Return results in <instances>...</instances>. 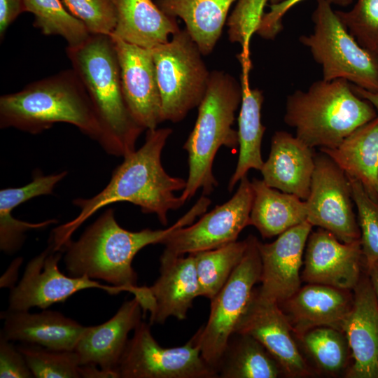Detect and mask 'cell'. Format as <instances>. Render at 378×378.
Instances as JSON below:
<instances>
[{
	"mask_svg": "<svg viewBox=\"0 0 378 378\" xmlns=\"http://www.w3.org/2000/svg\"><path fill=\"white\" fill-rule=\"evenodd\" d=\"M80 375L83 378H119L116 372L108 371L94 365H85L80 367Z\"/></svg>",
	"mask_w": 378,
	"mask_h": 378,
	"instance_id": "cell-42",
	"label": "cell"
},
{
	"mask_svg": "<svg viewBox=\"0 0 378 378\" xmlns=\"http://www.w3.org/2000/svg\"><path fill=\"white\" fill-rule=\"evenodd\" d=\"M340 21L365 49L378 54V0H356L352 8L335 10Z\"/></svg>",
	"mask_w": 378,
	"mask_h": 378,
	"instance_id": "cell-35",
	"label": "cell"
},
{
	"mask_svg": "<svg viewBox=\"0 0 378 378\" xmlns=\"http://www.w3.org/2000/svg\"><path fill=\"white\" fill-rule=\"evenodd\" d=\"M111 36L127 108L144 130L156 129L162 122V103L152 50Z\"/></svg>",
	"mask_w": 378,
	"mask_h": 378,
	"instance_id": "cell-16",
	"label": "cell"
},
{
	"mask_svg": "<svg viewBox=\"0 0 378 378\" xmlns=\"http://www.w3.org/2000/svg\"><path fill=\"white\" fill-rule=\"evenodd\" d=\"M22 259L21 258L14 260L7 271L2 275L0 280L1 288H13L15 286V282L17 280L18 274V269L22 264Z\"/></svg>",
	"mask_w": 378,
	"mask_h": 378,
	"instance_id": "cell-43",
	"label": "cell"
},
{
	"mask_svg": "<svg viewBox=\"0 0 378 378\" xmlns=\"http://www.w3.org/2000/svg\"><path fill=\"white\" fill-rule=\"evenodd\" d=\"M220 378H276L284 372L272 355L255 339L234 333L217 368Z\"/></svg>",
	"mask_w": 378,
	"mask_h": 378,
	"instance_id": "cell-29",
	"label": "cell"
},
{
	"mask_svg": "<svg viewBox=\"0 0 378 378\" xmlns=\"http://www.w3.org/2000/svg\"><path fill=\"white\" fill-rule=\"evenodd\" d=\"M312 228L305 220L272 243L258 242L262 267L258 291L262 297L281 304L300 288L302 256Z\"/></svg>",
	"mask_w": 378,
	"mask_h": 378,
	"instance_id": "cell-17",
	"label": "cell"
},
{
	"mask_svg": "<svg viewBox=\"0 0 378 378\" xmlns=\"http://www.w3.org/2000/svg\"><path fill=\"white\" fill-rule=\"evenodd\" d=\"M253 189L247 175L239 181L234 195L216 206L195 223L174 230L162 241L164 251L176 256L214 249L237 241L250 225Z\"/></svg>",
	"mask_w": 378,
	"mask_h": 378,
	"instance_id": "cell-11",
	"label": "cell"
},
{
	"mask_svg": "<svg viewBox=\"0 0 378 378\" xmlns=\"http://www.w3.org/2000/svg\"><path fill=\"white\" fill-rule=\"evenodd\" d=\"M314 31L300 36L321 66L323 79H344L364 90L378 92L377 56L363 48L340 21L332 5L317 0L312 13Z\"/></svg>",
	"mask_w": 378,
	"mask_h": 378,
	"instance_id": "cell-7",
	"label": "cell"
},
{
	"mask_svg": "<svg viewBox=\"0 0 378 378\" xmlns=\"http://www.w3.org/2000/svg\"><path fill=\"white\" fill-rule=\"evenodd\" d=\"M172 133L168 127L147 130L144 144L123 158L102 190L90 198L74 200L73 204L80 212L52 230L50 245L53 250L62 251L86 220L102 208L116 202L138 206L143 213L155 214L160 223L167 225L168 212L185 204L175 192L186 186V180L170 176L162 164V152Z\"/></svg>",
	"mask_w": 378,
	"mask_h": 378,
	"instance_id": "cell-1",
	"label": "cell"
},
{
	"mask_svg": "<svg viewBox=\"0 0 378 378\" xmlns=\"http://www.w3.org/2000/svg\"><path fill=\"white\" fill-rule=\"evenodd\" d=\"M315 167V153L296 136L277 131L272 137L270 153L260 169L269 186L306 200Z\"/></svg>",
	"mask_w": 378,
	"mask_h": 378,
	"instance_id": "cell-22",
	"label": "cell"
},
{
	"mask_svg": "<svg viewBox=\"0 0 378 378\" xmlns=\"http://www.w3.org/2000/svg\"><path fill=\"white\" fill-rule=\"evenodd\" d=\"M151 50L161 97L162 122H180L201 103L211 71L186 29Z\"/></svg>",
	"mask_w": 378,
	"mask_h": 378,
	"instance_id": "cell-8",
	"label": "cell"
},
{
	"mask_svg": "<svg viewBox=\"0 0 378 378\" xmlns=\"http://www.w3.org/2000/svg\"><path fill=\"white\" fill-rule=\"evenodd\" d=\"M246 239L248 246L241 260L211 300L208 321L197 330L201 354L216 371L228 341L248 307L254 285L260 279L259 241L251 234Z\"/></svg>",
	"mask_w": 378,
	"mask_h": 378,
	"instance_id": "cell-9",
	"label": "cell"
},
{
	"mask_svg": "<svg viewBox=\"0 0 378 378\" xmlns=\"http://www.w3.org/2000/svg\"><path fill=\"white\" fill-rule=\"evenodd\" d=\"M253 201L250 225L263 238L279 235L307 220L305 200L267 186L263 180L253 178Z\"/></svg>",
	"mask_w": 378,
	"mask_h": 378,
	"instance_id": "cell-28",
	"label": "cell"
},
{
	"mask_svg": "<svg viewBox=\"0 0 378 378\" xmlns=\"http://www.w3.org/2000/svg\"><path fill=\"white\" fill-rule=\"evenodd\" d=\"M117 24L111 36L152 49L181 30L176 19L166 15L153 0H113Z\"/></svg>",
	"mask_w": 378,
	"mask_h": 378,
	"instance_id": "cell-24",
	"label": "cell"
},
{
	"mask_svg": "<svg viewBox=\"0 0 378 378\" xmlns=\"http://www.w3.org/2000/svg\"><path fill=\"white\" fill-rule=\"evenodd\" d=\"M347 178L358 211L361 249L367 268L378 260V201L368 195L360 181Z\"/></svg>",
	"mask_w": 378,
	"mask_h": 378,
	"instance_id": "cell-34",
	"label": "cell"
},
{
	"mask_svg": "<svg viewBox=\"0 0 378 378\" xmlns=\"http://www.w3.org/2000/svg\"><path fill=\"white\" fill-rule=\"evenodd\" d=\"M376 56H377V60H378V54Z\"/></svg>",
	"mask_w": 378,
	"mask_h": 378,
	"instance_id": "cell-46",
	"label": "cell"
},
{
	"mask_svg": "<svg viewBox=\"0 0 378 378\" xmlns=\"http://www.w3.org/2000/svg\"><path fill=\"white\" fill-rule=\"evenodd\" d=\"M36 378H79L80 360L74 350L49 349L36 344L18 346Z\"/></svg>",
	"mask_w": 378,
	"mask_h": 378,
	"instance_id": "cell-33",
	"label": "cell"
},
{
	"mask_svg": "<svg viewBox=\"0 0 378 378\" xmlns=\"http://www.w3.org/2000/svg\"><path fill=\"white\" fill-rule=\"evenodd\" d=\"M234 333L258 341L277 360L285 375L301 377L311 374L279 304L262 297L258 290H253Z\"/></svg>",
	"mask_w": 378,
	"mask_h": 378,
	"instance_id": "cell-14",
	"label": "cell"
},
{
	"mask_svg": "<svg viewBox=\"0 0 378 378\" xmlns=\"http://www.w3.org/2000/svg\"><path fill=\"white\" fill-rule=\"evenodd\" d=\"M25 12L34 16V27L46 36L59 35L76 47L88 40L91 34L84 23L73 15L62 0H24Z\"/></svg>",
	"mask_w": 378,
	"mask_h": 378,
	"instance_id": "cell-31",
	"label": "cell"
},
{
	"mask_svg": "<svg viewBox=\"0 0 378 378\" xmlns=\"http://www.w3.org/2000/svg\"><path fill=\"white\" fill-rule=\"evenodd\" d=\"M353 291L352 308L340 326L353 359L346 377L378 378V301L366 271Z\"/></svg>",
	"mask_w": 378,
	"mask_h": 378,
	"instance_id": "cell-18",
	"label": "cell"
},
{
	"mask_svg": "<svg viewBox=\"0 0 378 378\" xmlns=\"http://www.w3.org/2000/svg\"><path fill=\"white\" fill-rule=\"evenodd\" d=\"M377 194H378V188H377Z\"/></svg>",
	"mask_w": 378,
	"mask_h": 378,
	"instance_id": "cell-47",
	"label": "cell"
},
{
	"mask_svg": "<svg viewBox=\"0 0 378 378\" xmlns=\"http://www.w3.org/2000/svg\"><path fill=\"white\" fill-rule=\"evenodd\" d=\"M304 0H281L272 4L270 10L265 13L257 34L267 39H273L282 29V18L293 6ZM331 5L346 6L354 0H326Z\"/></svg>",
	"mask_w": 378,
	"mask_h": 378,
	"instance_id": "cell-39",
	"label": "cell"
},
{
	"mask_svg": "<svg viewBox=\"0 0 378 378\" xmlns=\"http://www.w3.org/2000/svg\"><path fill=\"white\" fill-rule=\"evenodd\" d=\"M64 122L99 143L102 130L90 97L74 70L62 71L1 96L0 128L31 134Z\"/></svg>",
	"mask_w": 378,
	"mask_h": 378,
	"instance_id": "cell-4",
	"label": "cell"
},
{
	"mask_svg": "<svg viewBox=\"0 0 378 378\" xmlns=\"http://www.w3.org/2000/svg\"><path fill=\"white\" fill-rule=\"evenodd\" d=\"M61 258V251H54L50 246L33 258L18 285L11 288L8 310L28 311L34 307L45 309L88 288H100L111 295L125 291L122 288L102 284L87 276L64 274L58 267Z\"/></svg>",
	"mask_w": 378,
	"mask_h": 378,
	"instance_id": "cell-13",
	"label": "cell"
},
{
	"mask_svg": "<svg viewBox=\"0 0 378 378\" xmlns=\"http://www.w3.org/2000/svg\"><path fill=\"white\" fill-rule=\"evenodd\" d=\"M141 321L134 330L117 372L120 378H216L217 371L202 357L197 331L183 346L165 348Z\"/></svg>",
	"mask_w": 378,
	"mask_h": 378,
	"instance_id": "cell-10",
	"label": "cell"
},
{
	"mask_svg": "<svg viewBox=\"0 0 378 378\" xmlns=\"http://www.w3.org/2000/svg\"><path fill=\"white\" fill-rule=\"evenodd\" d=\"M247 246L245 239L193 253L200 296L211 300L216 295L241 260Z\"/></svg>",
	"mask_w": 378,
	"mask_h": 378,
	"instance_id": "cell-30",
	"label": "cell"
},
{
	"mask_svg": "<svg viewBox=\"0 0 378 378\" xmlns=\"http://www.w3.org/2000/svg\"><path fill=\"white\" fill-rule=\"evenodd\" d=\"M142 309L140 301L134 297L124 302L105 323L88 326L74 349L80 365H94L117 372L129 341L128 335L141 321Z\"/></svg>",
	"mask_w": 378,
	"mask_h": 378,
	"instance_id": "cell-21",
	"label": "cell"
},
{
	"mask_svg": "<svg viewBox=\"0 0 378 378\" xmlns=\"http://www.w3.org/2000/svg\"><path fill=\"white\" fill-rule=\"evenodd\" d=\"M72 69L82 81L99 120V143L108 155H127L144 130L131 115L122 89L118 54L111 35L91 34L81 45L67 47Z\"/></svg>",
	"mask_w": 378,
	"mask_h": 378,
	"instance_id": "cell-3",
	"label": "cell"
},
{
	"mask_svg": "<svg viewBox=\"0 0 378 378\" xmlns=\"http://www.w3.org/2000/svg\"><path fill=\"white\" fill-rule=\"evenodd\" d=\"M210 204L208 197L201 196L172 226L137 232L122 227L115 219L114 210L106 209L76 241L71 239L64 246V262L69 275L87 276L122 288L139 299L144 312H150L153 301L148 287L136 284L137 275L132 267L134 256L150 244H162L176 229L192 224Z\"/></svg>",
	"mask_w": 378,
	"mask_h": 378,
	"instance_id": "cell-2",
	"label": "cell"
},
{
	"mask_svg": "<svg viewBox=\"0 0 378 378\" xmlns=\"http://www.w3.org/2000/svg\"><path fill=\"white\" fill-rule=\"evenodd\" d=\"M363 262L360 239L344 243L319 227L309 235L301 279L307 284L353 290L363 273Z\"/></svg>",
	"mask_w": 378,
	"mask_h": 378,
	"instance_id": "cell-15",
	"label": "cell"
},
{
	"mask_svg": "<svg viewBox=\"0 0 378 378\" xmlns=\"http://www.w3.org/2000/svg\"><path fill=\"white\" fill-rule=\"evenodd\" d=\"M307 220L349 243L360 239L348 178L326 154H315L310 191L305 200Z\"/></svg>",
	"mask_w": 378,
	"mask_h": 378,
	"instance_id": "cell-12",
	"label": "cell"
},
{
	"mask_svg": "<svg viewBox=\"0 0 378 378\" xmlns=\"http://www.w3.org/2000/svg\"><path fill=\"white\" fill-rule=\"evenodd\" d=\"M0 377H34L27 361L18 347L0 336Z\"/></svg>",
	"mask_w": 378,
	"mask_h": 378,
	"instance_id": "cell-40",
	"label": "cell"
},
{
	"mask_svg": "<svg viewBox=\"0 0 378 378\" xmlns=\"http://www.w3.org/2000/svg\"><path fill=\"white\" fill-rule=\"evenodd\" d=\"M248 69L244 68L241 76L242 96L238 117L239 157L235 170L230 177L227 190L231 192L241 179L251 169H261V145L266 127L261 122V109L264 100L262 92L251 88L248 80Z\"/></svg>",
	"mask_w": 378,
	"mask_h": 378,
	"instance_id": "cell-27",
	"label": "cell"
},
{
	"mask_svg": "<svg viewBox=\"0 0 378 378\" xmlns=\"http://www.w3.org/2000/svg\"><path fill=\"white\" fill-rule=\"evenodd\" d=\"M66 9L81 20L91 34L111 35L117 24L113 0H62Z\"/></svg>",
	"mask_w": 378,
	"mask_h": 378,
	"instance_id": "cell-37",
	"label": "cell"
},
{
	"mask_svg": "<svg viewBox=\"0 0 378 378\" xmlns=\"http://www.w3.org/2000/svg\"><path fill=\"white\" fill-rule=\"evenodd\" d=\"M365 271L378 301V260L365 268Z\"/></svg>",
	"mask_w": 378,
	"mask_h": 378,
	"instance_id": "cell-45",
	"label": "cell"
},
{
	"mask_svg": "<svg viewBox=\"0 0 378 378\" xmlns=\"http://www.w3.org/2000/svg\"><path fill=\"white\" fill-rule=\"evenodd\" d=\"M1 335L9 341H19L59 351L74 350L88 326L58 312L40 313L8 311L3 314Z\"/></svg>",
	"mask_w": 378,
	"mask_h": 378,
	"instance_id": "cell-23",
	"label": "cell"
},
{
	"mask_svg": "<svg viewBox=\"0 0 378 378\" xmlns=\"http://www.w3.org/2000/svg\"><path fill=\"white\" fill-rule=\"evenodd\" d=\"M67 175L66 171L43 175L35 172L32 181L22 187L0 190V218L12 215L13 210L22 203L41 195H52L55 186Z\"/></svg>",
	"mask_w": 378,
	"mask_h": 378,
	"instance_id": "cell-38",
	"label": "cell"
},
{
	"mask_svg": "<svg viewBox=\"0 0 378 378\" xmlns=\"http://www.w3.org/2000/svg\"><path fill=\"white\" fill-rule=\"evenodd\" d=\"M318 284H308L279 304L294 335L321 326L340 330L354 303V293Z\"/></svg>",
	"mask_w": 378,
	"mask_h": 378,
	"instance_id": "cell-20",
	"label": "cell"
},
{
	"mask_svg": "<svg viewBox=\"0 0 378 378\" xmlns=\"http://www.w3.org/2000/svg\"><path fill=\"white\" fill-rule=\"evenodd\" d=\"M378 115L344 79L314 82L307 90L287 97L284 122L296 136L314 148H334L349 134Z\"/></svg>",
	"mask_w": 378,
	"mask_h": 378,
	"instance_id": "cell-5",
	"label": "cell"
},
{
	"mask_svg": "<svg viewBox=\"0 0 378 378\" xmlns=\"http://www.w3.org/2000/svg\"><path fill=\"white\" fill-rule=\"evenodd\" d=\"M281 0H237L232 13L227 20L228 38L232 43H239L243 50L242 59H249V46L252 36L257 33L264 9L268 3Z\"/></svg>",
	"mask_w": 378,
	"mask_h": 378,
	"instance_id": "cell-36",
	"label": "cell"
},
{
	"mask_svg": "<svg viewBox=\"0 0 378 378\" xmlns=\"http://www.w3.org/2000/svg\"><path fill=\"white\" fill-rule=\"evenodd\" d=\"M349 177L361 182L378 201V115L349 134L334 148H320Z\"/></svg>",
	"mask_w": 378,
	"mask_h": 378,
	"instance_id": "cell-25",
	"label": "cell"
},
{
	"mask_svg": "<svg viewBox=\"0 0 378 378\" xmlns=\"http://www.w3.org/2000/svg\"><path fill=\"white\" fill-rule=\"evenodd\" d=\"M24 12V0H0L1 40L4 37L9 26Z\"/></svg>",
	"mask_w": 378,
	"mask_h": 378,
	"instance_id": "cell-41",
	"label": "cell"
},
{
	"mask_svg": "<svg viewBox=\"0 0 378 378\" xmlns=\"http://www.w3.org/2000/svg\"><path fill=\"white\" fill-rule=\"evenodd\" d=\"M354 92L359 97L368 100L376 109L378 114V92H373L351 84Z\"/></svg>",
	"mask_w": 378,
	"mask_h": 378,
	"instance_id": "cell-44",
	"label": "cell"
},
{
	"mask_svg": "<svg viewBox=\"0 0 378 378\" xmlns=\"http://www.w3.org/2000/svg\"><path fill=\"white\" fill-rule=\"evenodd\" d=\"M160 276L148 287L153 301L150 324H162L171 316L186 318L194 300L200 296L193 253L176 256L163 251Z\"/></svg>",
	"mask_w": 378,
	"mask_h": 378,
	"instance_id": "cell-19",
	"label": "cell"
},
{
	"mask_svg": "<svg viewBox=\"0 0 378 378\" xmlns=\"http://www.w3.org/2000/svg\"><path fill=\"white\" fill-rule=\"evenodd\" d=\"M237 0H155L167 15L181 19L203 55L211 53Z\"/></svg>",
	"mask_w": 378,
	"mask_h": 378,
	"instance_id": "cell-26",
	"label": "cell"
},
{
	"mask_svg": "<svg viewBox=\"0 0 378 378\" xmlns=\"http://www.w3.org/2000/svg\"><path fill=\"white\" fill-rule=\"evenodd\" d=\"M241 96V82L225 71H211L195 124L183 146L188 164L186 186L180 196L184 202L199 189L203 195H209L218 186L212 169L214 160L221 146L232 150L238 146L237 131L232 126Z\"/></svg>",
	"mask_w": 378,
	"mask_h": 378,
	"instance_id": "cell-6",
	"label": "cell"
},
{
	"mask_svg": "<svg viewBox=\"0 0 378 378\" xmlns=\"http://www.w3.org/2000/svg\"><path fill=\"white\" fill-rule=\"evenodd\" d=\"M299 340L318 367L328 373L340 372L348 365L351 358L346 338L339 329L317 327L305 332Z\"/></svg>",
	"mask_w": 378,
	"mask_h": 378,
	"instance_id": "cell-32",
	"label": "cell"
}]
</instances>
